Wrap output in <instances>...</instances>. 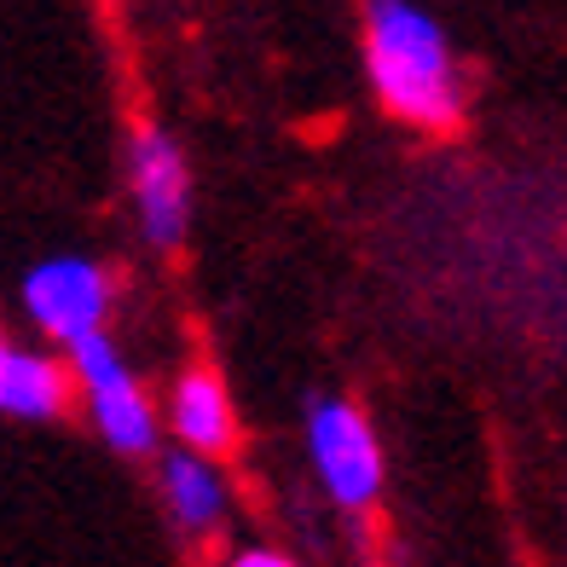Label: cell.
Here are the masks:
<instances>
[{"label":"cell","mask_w":567,"mask_h":567,"mask_svg":"<svg viewBox=\"0 0 567 567\" xmlns=\"http://www.w3.org/2000/svg\"><path fill=\"white\" fill-rule=\"evenodd\" d=\"M75 377L47 353H23L0 337V417H23V423H53L70 411Z\"/></svg>","instance_id":"cell-7"},{"label":"cell","mask_w":567,"mask_h":567,"mask_svg":"<svg viewBox=\"0 0 567 567\" xmlns=\"http://www.w3.org/2000/svg\"><path fill=\"white\" fill-rule=\"evenodd\" d=\"M70 377L75 389H87V411L93 429L105 434V446L122 457H151L157 452V405L145 400V389L127 371V359L116 353V342L105 330L70 342Z\"/></svg>","instance_id":"cell-2"},{"label":"cell","mask_w":567,"mask_h":567,"mask_svg":"<svg viewBox=\"0 0 567 567\" xmlns=\"http://www.w3.org/2000/svg\"><path fill=\"white\" fill-rule=\"evenodd\" d=\"M157 493H163V509H168L174 533H192V538L215 533L226 522V509H231L226 481L215 475V463L203 457V452H192V446H179V452L163 457Z\"/></svg>","instance_id":"cell-6"},{"label":"cell","mask_w":567,"mask_h":567,"mask_svg":"<svg viewBox=\"0 0 567 567\" xmlns=\"http://www.w3.org/2000/svg\"><path fill=\"white\" fill-rule=\"evenodd\" d=\"M127 192H134V215L151 249H179L192 226V168L174 134L140 122L127 134Z\"/></svg>","instance_id":"cell-4"},{"label":"cell","mask_w":567,"mask_h":567,"mask_svg":"<svg viewBox=\"0 0 567 567\" xmlns=\"http://www.w3.org/2000/svg\"><path fill=\"white\" fill-rule=\"evenodd\" d=\"M365 75L377 105L423 134L463 127L457 53L423 0H365Z\"/></svg>","instance_id":"cell-1"},{"label":"cell","mask_w":567,"mask_h":567,"mask_svg":"<svg viewBox=\"0 0 567 567\" xmlns=\"http://www.w3.org/2000/svg\"><path fill=\"white\" fill-rule=\"evenodd\" d=\"M168 429L179 434V446H192L203 457H220V452L238 446V411H231V394L209 371H192V377L174 382Z\"/></svg>","instance_id":"cell-8"},{"label":"cell","mask_w":567,"mask_h":567,"mask_svg":"<svg viewBox=\"0 0 567 567\" xmlns=\"http://www.w3.org/2000/svg\"><path fill=\"white\" fill-rule=\"evenodd\" d=\"M23 307L30 319L59 337L64 348L105 330L111 319V272L87 261V255H53V261H35L23 272Z\"/></svg>","instance_id":"cell-5"},{"label":"cell","mask_w":567,"mask_h":567,"mask_svg":"<svg viewBox=\"0 0 567 567\" xmlns=\"http://www.w3.org/2000/svg\"><path fill=\"white\" fill-rule=\"evenodd\" d=\"M226 567H296L290 556H278V550H238Z\"/></svg>","instance_id":"cell-9"},{"label":"cell","mask_w":567,"mask_h":567,"mask_svg":"<svg viewBox=\"0 0 567 567\" xmlns=\"http://www.w3.org/2000/svg\"><path fill=\"white\" fill-rule=\"evenodd\" d=\"M307 457L319 470V486L342 509H365L382 493V446L377 429L365 423V411L337 400V394H313L307 400Z\"/></svg>","instance_id":"cell-3"}]
</instances>
